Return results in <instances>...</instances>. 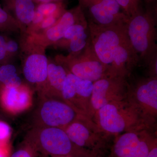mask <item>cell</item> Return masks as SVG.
I'll use <instances>...</instances> for the list:
<instances>
[{
    "mask_svg": "<svg viewBox=\"0 0 157 157\" xmlns=\"http://www.w3.org/2000/svg\"><path fill=\"white\" fill-rule=\"evenodd\" d=\"M145 1H147V2H153V1H155V0H145Z\"/></svg>",
    "mask_w": 157,
    "mask_h": 157,
    "instance_id": "cell-34",
    "label": "cell"
},
{
    "mask_svg": "<svg viewBox=\"0 0 157 157\" xmlns=\"http://www.w3.org/2000/svg\"><path fill=\"white\" fill-rule=\"evenodd\" d=\"M11 21L12 18L10 14L0 6V30L8 28Z\"/></svg>",
    "mask_w": 157,
    "mask_h": 157,
    "instance_id": "cell-23",
    "label": "cell"
},
{
    "mask_svg": "<svg viewBox=\"0 0 157 157\" xmlns=\"http://www.w3.org/2000/svg\"><path fill=\"white\" fill-rule=\"evenodd\" d=\"M39 155L33 147L24 140L10 157H38Z\"/></svg>",
    "mask_w": 157,
    "mask_h": 157,
    "instance_id": "cell-22",
    "label": "cell"
},
{
    "mask_svg": "<svg viewBox=\"0 0 157 157\" xmlns=\"http://www.w3.org/2000/svg\"><path fill=\"white\" fill-rule=\"evenodd\" d=\"M63 130L77 146L98 155H103L109 136L101 131L92 120L82 115Z\"/></svg>",
    "mask_w": 157,
    "mask_h": 157,
    "instance_id": "cell-5",
    "label": "cell"
},
{
    "mask_svg": "<svg viewBox=\"0 0 157 157\" xmlns=\"http://www.w3.org/2000/svg\"><path fill=\"white\" fill-rule=\"evenodd\" d=\"M0 83L4 86L17 87L22 85V81L17 76V69L14 65L5 64L0 66Z\"/></svg>",
    "mask_w": 157,
    "mask_h": 157,
    "instance_id": "cell-18",
    "label": "cell"
},
{
    "mask_svg": "<svg viewBox=\"0 0 157 157\" xmlns=\"http://www.w3.org/2000/svg\"><path fill=\"white\" fill-rule=\"evenodd\" d=\"M63 62L68 72L81 79L94 82L108 76L107 67L96 55L90 39L83 50L65 57Z\"/></svg>",
    "mask_w": 157,
    "mask_h": 157,
    "instance_id": "cell-8",
    "label": "cell"
},
{
    "mask_svg": "<svg viewBox=\"0 0 157 157\" xmlns=\"http://www.w3.org/2000/svg\"><path fill=\"white\" fill-rule=\"evenodd\" d=\"M48 64V59L44 55H30L26 59L23 69L25 78L33 84L41 85L46 83Z\"/></svg>",
    "mask_w": 157,
    "mask_h": 157,
    "instance_id": "cell-13",
    "label": "cell"
},
{
    "mask_svg": "<svg viewBox=\"0 0 157 157\" xmlns=\"http://www.w3.org/2000/svg\"><path fill=\"white\" fill-rule=\"evenodd\" d=\"M151 127L157 117V77L150 76L128 84L126 98Z\"/></svg>",
    "mask_w": 157,
    "mask_h": 157,
    "instance_id": "cell-6",
    "label": "cell"
},
{
    "mask_svg": "<svg viewBox=\"0 0 157 157\" xmlns=\"http://www.w3.org/2000/svg\"><path fill=\"white\" fill-rule=\"evenodd\" d=\"M45 17V16L42 13H40L39 11H37L36 9L33 17V20H32V23L33 24L35 25H40V24L42 22Z\"/></svg>",
    "mask_w": 157,
    "mask_h": 157,
    "instance_id": "cell-28",
    "label": "cell"
},
{
    "mask_svg": "<svg viewBox=\"0 0 157 157\" xmlns=\"http://www.w3.org/2000/svg\"><path fill=\"white\" fill-rule=\"evenodd\" d=\"M157 146L156 137L148 131L138 144L132 157H147L155 146Z\"/></svg>",
    "mask_w": 157,
    "mask_h": 157,
    "instance_id": "cell-19",
    "label": "cell"
},
{
    "mask_svg": "<svg viewBox=\"0 0 157 157\" xmlns=\"http://www.w3.org/2000/svg\"><path fill=\"white\" fill-rule=\"evenodd\" d=\"M82 8L86 9L91 21L101 25L126 23L128 17L116 0H79Z\"/></svg>",
    "mask_w": 157,
    "mask_h": 157,
    "instance_id": "cell-11",
    "label": "cell"
},
{
    "mask_svg": "<svg viewBox=\"0 0 157 157\" xmlns=\"http://www.w3.org/2000/svg\"><path fill=\"white\" fill-rule=\"evenodd\" d=\"M33 1H34V2H37L39 3V4L53 2L52 0H33Z\"/></svg>",
    "mask_w": 157,
    "mask_h": 157,
    "instance_id": "cell-31",
    "label": "cell"
},
{
    "mask_svg": "<svg viewBox=\"0 0 157 157\" xmlns=\"http://www.w3.org/2000/svg\"><path fill=\"white\" fill-rule=\"evenodd\" d=\"M70 157L69 156H55V157Z\"/></svg>",
    "mask_w": 157,
    "mask_h": 157,
    "instance_id": "cell-35",
    "label": "cell"
},
{
    "mask_svg": "<svg viewBox=\"0 0 157 157\" xmlns=\"http://www.w3.org/2000/svg\"><path fill=\"white\" fill-rule=\"evenodd\" d=\"M40 157H50L47 155L45 154H39Z\"/></svg>",
    "mask_w": 157,
    "mask_h": 157,
    "instance_id": "cell-32",
    "label": "cell"
},
{
    "mask_svg": "<svg viewBox=\"0 0 157 157\" xmlns=\"http://www.w3.org/2000/svg\"><path fill=\"white\" fill-rule=\"evenodd\" d=\"M126 23L101 25L89 21L90 41L96 55L107 70L119 46L128 40Z\"/></svg>",
    "mask_w": 157,
    "mask_h": 157,
    "instance_id": "cell-4",
    "label": "cell"
},
{
    "mask_svg": "<svg viewBox=\"0 0 157 157\" xmlns=\"http://www.w3.org/2000/svg\"><path fill=\"white\" fill-rule=\"evenodd\" d=\"M42 98L36 113L35 127L64 129L82 115L61 99L45 96H42Z\"/></svg>",
    "mask_w": 157,
    "mask_h": 157,
    "instance_id": "cell-7",
    "label": "cell"
},
{
    "mask_svg": "<svg viewBox=\"0 0 157 157\" xmlns=\"http://www.w3.org/2000/svg\"><path fill=\"white\" fill-rule=\"evenodd\" d=\"M89 40L90 37L88 38L86 31L73 37L67 42V44L72 53H76L83 50Z\"/></svg>",
    "mask_w": 157,
    "mask_h": 157,
    "instance_id": "cell-21",
    "label": "cell"
},
{
    "mask_svg": "<svg viewBox=\"0 0 157 157\" xmlns=\"http://www.w3.org/2000/svg\"><path fill=\"white\" fill-rule=\"evenodd\" d=\"M19 46L17 42L13 40L6 41V50L7 54L14 53L18 50Z\"/></svg>",
    "mask_w": 157,
    "mask_h": 157,
    "instance_id": "cell-27",
    "label": "cell"
},
{
    "mask_svg": "<svg viewBox=\"0 0 157 157\" xmlns=\"http://www.w3.org/2000/svg\"><path fill=\"white\" fill-rule=\"evenodd\" d=\"M67 70L61 65L48 63L46 84L48 88L42 96L62 99V92L67 79Z\"/></svg>",
    "mask_w": 157,
    "mask_h": 157,
    "instance_id": "cell-16",
    "label": "cell"
},
{
    "mask_svg": "<svg viewBox=\"0 0 157 157\" xmlns=\"http://www.w3.org/2000/svg\"><path fill=\"white\" fill-rule=\"evenodd\" d=\"M11 133V129L8 124L0 121V143L4 144Z\"/></svg>",
    "mask_w": 157,
    "mask_h": 157,
    "instance_id": "cell-25",
    "label": "cell"
},
{
    "mask_svg": "<svg viewBox=\"0 0 157 157\" xmlns=\"http://www.w3.org/2000/svg\"><path fill=\"white\" fill-rule=\"evenodd\" d=\"M156 15L152 10L141 11L128 18L127 34L140 61L147 65L157 59Z\"/></svg>",
    "mask_w": 157,
    "mask_h": 157,
    "instance_id": "cell-3",
    "label": "cell"
},
{
    "mask_svg": "<svg viewBox=\"0 0 157 157\" xmlns=\"http://www.w3.org/2000/svg\"><path fill=\"white\" fill-rule=\"evenodd\" d=\"M147 157H157V146H155Z\"/></svg>",
    "mask_w": 157,
    "mask_h": 157,
    "instance_id": "cell-30",
    "label": "cell"
},
{
    "mask_svg": "<svg viewBox=\"0 0 157 157\" xmlns=\"http://www.w3.org/2000/svg\"><path fill=\"white\" fill-rule=\"evenodd\" d=\"M61 15H52L45 17L42 22L40 24V28L47 30L55 24Z\"/></svg>",
    "mask_w": 157,
    "mask_h": 157,
    "instance_id": "cell-24",
    "label": "cell"
},
{
    "mask_svg": "<svg viewBox=\"0 0 157 157\" xmlns=\"http://www.w3.org/2000/svg\"><path fill=\"white\" fill-rule=\"evenodd\" d=\"M93 82L84 80L67 71L62 92V99L76 111L91 119L90 98Z\"/></svg>",
    "mask_w": 157,
    "mask_h": 157,
    "instance_id": "cell-10",
    "label": "cell"
},
{
    "mask_svg": "<svg viewBox=\"0 0 157 157\" xmlns=\"http://www.w3.org/2000/svg\"><path fill=\"white\" fill-rule=\"evenodd\" d=\"M128 84L127 78L107 76L93 82L90 98V117L106 104L126 99Z\"/></svg>",
    "mask_w": 157,
    "mask_h": 157,
    "instance_id": "cell-9",
    "label": "cell"
},
{
    "mask_svg": "<svg viewBox=\"0 0 157 157\" xmlns=\"http://www.w3.org/2000/svg\"><path fill=\"white\" fill-rule=\"evenodd\" d=\"M25 141L39 154L52 157H98V155L73 143L63 129L53 127H35Z\"/></svg>",
    "mask_w": 157,
    "mask_h": 157,
    "instance_id": "cell-2",
    "label": "cell"
},
{
    "mask_svg": "<svg viewBox=\"0 0 157 157\" xmlns=\"http://www.w3.org/2000/svg\"><path fill=\"white\" fill-rule=\"evenodd\" d=\"M8 9L18 21L25 25L32 23L36 7L33 0H6Z\"/></svg>",
    "mask_w": 157,
    "mask_h": 157,
    "instance_id": "cell-17",
    "label": "cell"
},
{
    "mask_svg": "<svg viewBox=\"0 0 157 157\" xmlns=\"http://www.w3.org/2000/svg\"><path fill=\"white\" fill-rule=\"evenodd\" d=\"M92 120L109 137L151 128L127 99L106 104L96 112Z\"/></svg>",
    "mask_w": 157,
    "mask_h": 157,
    "instance_id": "cell-1",
    "label": "cell"
},
{
    "mask_svg": "<svg viewBox=\"0 0 157 157\" xmlns=\"http://www.w3.org/2000/svg\"><path fill=\"white\" fill-rule=\"evenodd\" d=\"M148 129L125 132L116 136L109 157H132Z\"/></svg>",
    "mask_w": 157,
    "mask_h": 157,
    "instance_id": "cell-14",
    "label": "cell"
},
{
    "mask_svg": "<svg viewBox=\"0 0 157 157\" xmlns=\"http://www.w3.org/2000/svg\"><path fill=\"white\" fill-rule=\"evenodd\" d=\"M0 157H7V151L4 144L0 143Z\"/></svg>",
    "mask_w": 157,
    "mask_h": 157,
    "instance_id": "cell-29",
    "label": "cell"
},
{
    "mask_svg": "<svg viewBox=\"0 0 157 157\" xmlns=\"http://www.w3.org/2000/svg\"><path fill=\"white\" fill-rule=\"evenodd\" d=\"M63 0H52L53 2H62Z\"/></svg>",
    "mask_w": 157,
    "mask_h": 157,
    "instance_id": "cell-33",
    "label": "cell"
},
{
    "mask_svg": "<svg viewBox=\"0 0 157 157\" xmlns=\"http://www.w3.org/2000/svg\"><path fill=\"white\" fill-rule=\"evenodd\" d=\"M36 10L42 13L45 17L52 15H61L64 11L62 2L42 3L36 7Z\"/></svg>",
    "mask_w": 157,
    "mask_h": 157,
    "instance_id": "cell-20",
    "label": "cell"
},
{
    "mask_svg": "<svg viewBox=\"0 0 157 157\" xmlns=\"http://www.w3.org/2000/svg\"><path fill=\"white\" fill-rule=\"evenodd\" d=\"M84 18V13L80 6L73 10L65 11L56 23L46 30V39L52 42L60 41L69 27Z\"/></svg>",
    "mask_w": 157,
    "mask_h": 157,
    "instance_id": "cell-15",
    "label": "cell"
},
{
    "mask_svg": "<svg viewBox=\"0 0 157 157\" xmlns=\"http://www.w3.org/2000/svg\"><path fill=\"white\" fill-rule=\"evenodd\" d=\"M1 100L8 111L17 113L29 108L32 103V97L29 90L21 85L17 87L4 86Z\"/></svg>",
    "mask_w": 157,
    "mask_h": 157,
    "instance_id": "cell-12",
    "label": "cell"
},
{
    "mask_svg": "<svg viewBox=\"0 0 157 157\" xmlns=\"http://www.w3.org/2000/svg\"><path fill=\"white\" fill-rule=\"evenodd\" d=\"M98 157H103L102 155H100L98 156Z\"/></svg>",
    "mask_w": 157,
    "mask_h": 157,
    "instance_id": "cell-36",
    "label": "cell"
},
{
    "mask_svg": "<svg viewBox=\"0 0 157 157\" xmlns=\"http://www.w3.org/2000/svg\"><path fill=\"white\" fill-rule=\"evenodd\" d=\"M137 1H138V2H140V1H141V0H137Z\"/></svg>",
    "mask_w": 157,
    "mask_h": 157,
    "instance_id": "cell-37",
    "label": "cell"
},
{
    "mask_svg": "<svg viewBox=\"0 0 157 157\" xmlns=\"http://www.w3.org/2000/svg\"><path fill=\"white\" fill-rule=\"evenodd\" d=\"M7 55L6 38L2 35H0V62L4 60Z\"/></svg>",
    "mask_w": 157,
    "mask_h": 157,
    "instance_id": "cell-26",
    "label": "cell"
}]
</instances>
